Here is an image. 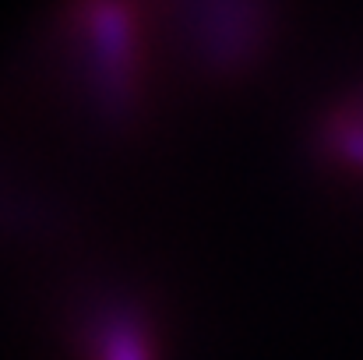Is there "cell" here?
<instances>
[{
	"label": "cell",
	"mask_w": 363,
	"mask_h": 360,
	"mask_svg": "<svg viewBox=\"0 0 363 360\" xmlns=\"http://www.w3.org/2000/svg\"><path fill=\"white\" fill-rule=\"evenodd\" d=\"M328 148H332L342 163L363 170V107H346V110L339 114V120L332 124Z\"/></svg>",
	"instance_id": "1"
},
{
	"label": "cell",
	"mask_w": 363,
	"mask_h": 360,
	"mask_svg": "<svg viewBox=\"0 0 363 360\" xmlns=\"http://www.w3.org/2000/svg\"><path fill=\"white\" fill-rule=\"evenodd\" d=\"M103 360H148V350L138 332H113L103 347Z\"/></svg>",
	"instance_id": "2"
}]
</instances>
